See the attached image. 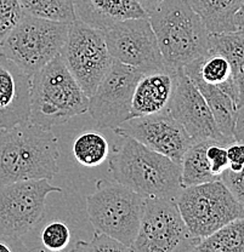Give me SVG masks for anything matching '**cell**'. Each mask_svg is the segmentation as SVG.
Masks as SVG:
<instances>
[{
    "label": "cell",
    "mask_w": 244,
    "mask_h": 252,
    "mask_svg": "<svg viewBox=\"0 0 244 252\" xmlns=\"http://www.w3.org/2000/svg\"><path fill=\"white\" fill-rule=\"evenodd\" d=\"M73 251L77 252H106V251H131L130 248L125 246L120 241L115 240L106 233L94 230L90 240H79L75 243Z\"/></svg>",
    "instance_id": "4316f807"
},
{
    "label": "cell",
    "mask_w": 244,
    "mask_h": 252,
    "mask_svg": "<svg viewBox=\"0 0 244 252\" xmlns=\"http://www.w3.org/2000/svg\"><path fill=\"white\" fill-rule=\"evenodd\" d=\"M177 70L146 73L139 80L131 103V118L167 110L170 103Z\"/></svg>",
    "instance_id": "ac0fdd59"
},
{
    "label": "cell",
    "mask_w": 244,
    "mask_h": 252,
    "mask_svg": "<svg viewBox=\"0 0 244 252\" xmlns=\"http://www.w3.org/2000/svg\"><path fill=\"white\" fill-rule=\"evenodd\" d=\"M60 55L88 97L94 94L113 62L104 31L79 20L70 23Z\"/></svg>",
    "instance_id": "30bf717a"
},
{
    "label": "cell",
    "mask_w": 244,
    "mask_h": 252,
    "mask_svg": "<svg viewBox=\"0 0 244 252\" xmlns=\"http://www.w3.org/2000/svg\"><path fill=\"white\" fill-rule=\"evenodd\" d=\"M70 23L36 17L25 12L22 20L0 45V54L33 77L60 55Z\"/></svg>",
    "instance_id": "52a82bcc"
},
{
    "label": "cell",
    "mask_w": 244,
    "mask_h": 252,
    "mask_svg": "<svg viewBox=\"0 0 244 252\" xmlns=\"http://www.w3.org/2000/svg\"><path fill=\"white\" fill-rule=\"evenodd\" d=\"M104 33L113 60L136 68L143 74L174 70L168 67L163 59L148 16L123 21L104 31Z\"/></svg>",
    "instance_id": "8fae6325"
},
{
    "label": "cell",
    "mask_w": 244,
    "mask_h": 252,
    "mask_svg": "<svg viewBox=\"0 0 244 252\" xmlns=\"http://www.w3.org/2000/svg\"><path fill=\"white\" fill-rule=\"evenodd\" d=\"M23 11L36 17L72 23L77 20L73 0H20Z\"/></svg>",
    "instance_id": "484cf974"
},
{
    "label": "cell",
    "mask_w": 244,
    "mask_h": 252,
    "mask_svg": "<svg viewBox=\"0 0 244 252\" xmlns=\"http://www.w3.org/2000/svg\"><path fill=\"white\" fill-rule=\"evenodd\" d=\"M201 240L190 233L175 199L147 198L135 252H191Z\"/></svg>",
    "instance_id": "9c48e42d"
},
{
    "label": "cell",
    "mask_w": 244,
    "mask_h": 252,
    "mask_svg": "<svg viewBox=\"0 0 244 252\" xmlns=\"http://www.w3.org/2000/svg\"><path fill=\"white\" fill-rule=\"evenodd\" d=\"M207 157H208L209 162H210L212 173L220 178L221 173L230 165L226 146H222V144L217 143V142H211L208 146V149H207Z\"/></svg>",
    "instance_id": "f1b7e54d"
},
{
    "label": "cell",
    "mask_w": 244,
    "mask_h": 252,
    "mask_svg": "<svg viewBox=\"0 0 244 252\" xmlns=\"http://www.w3.org/2000/svg\"><path fill=\"white\" fill-rule=\"evenodd\" d=\"M88 109V94L70 72L61 55L32 77L30 122L33 124L51 130Z\"/></svg>",
    "instance_id": "277c9868"
},
{
    "label": "cell",
    "mask_w": 244,
    "mask_h": 252,
    "mask_svg": "<svg viewBox=\"0 0 244 252\" xmlns=\"http://www.w3.org/2000/svg\"><path fill=\"white\" fill-rule=\"evenodd\" d=\"M70 214H55L45 206L44 214L34 228L22 238V244L27 251H73L79 239L74 238V232L79 229Z\"/></svg>",
    "instance_id": "2e32d148"
},
{
    "label": "cell",
    "mask_w": 244,
    "mask_h": 252,
    "mask_svg": "<svg viewBox=\"0 0 244 252\" xmlns=\"http://www.w3.org/2000/svg\"><path fill=\"white\" fill-rule=\"evenodd\" d=\"M235 141L244 143V106L238 108L235 125Z\"/></svg>",
    "instance_id": "1f68e13d"
},
{
    "label": "cell",
    "mask_w": 244,
    "mask_h": 252,
    "mask_svg": "<svg viewBox=\"0 0 244 252\" xmlns=\"http://www.w3.org/2000/svg\"><path fill=\"white\" fill-rule=\"evenodd\" d=\"M15 251L12 248L11 244L9 241L4 240V239H0V252H12Z\"/></svg>",
    "instance_id": "d590c367"
},
{
    "label": "cell",
    "mask_w": 244,
    "mask_h": 252,
    "mask_svg": "<svg viewBox=\"0 0 244 252\" xmlns=\"http://www.w3.org/2000/svg\"><path fill=\"white\" fill-rule=\"evenodd\" d=\"M165 63L177 70L208 55L207 26L187 0H163L148 14Z\"/></svg>",
    "instance_id": "3957f363"
},
{
    "label": "cell",
    "mask_w": 244,
    "mask_h": 252,
    "mask_svg": "<svg viewBox=\"0 0 244 252\" xmlns=\"http://www.w3.org/2000/svg\"><path fill=\"white\" fill-rule=\"evenodd\" d=\"M72 153L75 161L85 167H96L108 160L111 147L104 133L95 130L83 131L74 138Z\"/></svg>",
    "instance_id": "7402d4cb"
},
{
    "label": "cell",
    "mask_w": 244,
    "mask_h": 252,
    "mask_svg": "<svg viewBox=\"0 0 244 252\" xmlns=\"http://www.w3.org/2000/svg\"><path fill=\"white\" fill-rule=\"evenodd\" d=\"M235 81L236 85H237V108L244 106V64L241 67V69L238 70L237 74L235 75Z\"/></svg>",
    "instance_id": "d6a6232c"
},
{
    "label": "cell",
    "mask_w": 244,
    "mask_h": 252,
    "mask_svg": "<svg viewBox=\"0 0 244 252\" xmlns=\"http://www.w3.org/2000/svg\"><path fill=\"white\" fill-rule=\"evenodd\" d=\"M77 20L106 31L130 18L147 17L140 0H73Z\"/></svg>",
    "instance_id": "e0dca14e"
},
{
    "label": "cell",
    "mask_w": 244,
    "mask_h": 252,
    "mask_svg": "<svg viewBox=\"0 0 244 252\" xmlns=\"http://www.w3.org/2000/svg\"><path fill=\"white\" fill-rule=\"evenodd\" d=\"M32 77L0 54V130L30 122Z\"/></svg>",
    "instance_id": "9a60e30c"
},
{
    "label": "cell",
    "mask_w": 244,
    "mask_h": 252,
    "mask_svg": "<svg viewBox=\"0 0 244 252\" xmlns=\"http://www.w3.org/2000/svg\"><path fill=\"white\" fill-rule=\"evenodd\" d=\"M235 26L236 30L244 31V0L241 1L240 7H238L237 12L235 14Z\"/></svg>",
    "instance_id": "836d02e7"
},
{
    "label": "cell",
    "mask_w": 244,
    "mask_h": 252,
    "mask_svg": "<svg viewBox=\"0 0 244 252\" xmlns=\"http://www.w3.org/2000/svg\"><path fill=\"white\" fill-rule=\"evenodd\" d=\"M196 251L244 252V216L233 220L203 239Z\"/></svg>",
    "instance_id": "cb8c5ba5"
},
{
    "label": "cell",
    "mask_w": 244,
    "mask_h": 252,
    "mask_svg": "<svg viewBox=\"0 0 244 252\" xmlns=\"http://www.w3.org/2000/svg\"><path fill=\"white\" fill-rule=\"evenodd\" d=\"M61 190L45 178L0 186V239L9 241L15 251H27L22 238L41 219L49 194Z\"/></svg>",
    "instance_id": "ba28073f"
},
{
    "label": "cell",
    "mask_w": 244,
    "mask_h": 252,
    "mask_svg": "<svg viewBox=\"0 0 244 252\" xmlns=\"http://www.w3.org/2000/svg\"><path fill=\"white\" fill-rule=\"evenodd\" d=\"M175 201L190 233L201 241L244 216V206L221 180L182 187Z\"/></svg>",
    "instance_id": "8992f818"
},
{
    "label": "cell",
    "mask_w": 244,
    "mask_h": 252,
    "mask_svg": "<svg viewBox=\"0 0 244 252\" xmlns=\"http://www.w3.org/2000/svg\"><path fill=\"white\" fill-rule=\"evenodd\" d=\"M146 198L114 180L100 178L95 191L85 196V210L94 230L133 246L145 211Z\"/></svg>",
    "instance_id": "5b68a950"
},
{
    "label": "cell",
    "mask_w": 244,
    "mask_h": 252,
    "mask_svg": "<svg viewBox=\"0 0 244 252\" xmlns=\"http://www.w3.org/2000/svg\"><path fill=\"white\" fill-rule=\"evenodd\" d=\"M119 136L108 158L112 180L146 199L176 198L182 188L181 165L133 137Z\"/></svg>",
    "instance_id": "6da1fadb"
},
{
    "label": "cell",
    "mask_w": 244,
    "mask_h": 252,
    "mask_svg": "<svg viewBox=\"0 0 244 252\" xmlns=\"http://www.w3.org/2000/svg\"><path fill=\"white\" fill-rule=\"evenodd\" d=\"M167 112L183 126L195 142L214 141L222 146L231 142L221 133L206 98L183 69H177L176 85Z\"/></svg>",
    "instance_id": "5bb4252c"
},
{
    "label": "cell",
    "mask_w": 244,
    "mask_h": 252,
    "mask_svg": "<svg viewBox=\"0 0 244 252\" xmlns=\"http://www.w3.org/2000/svg\"><path fill=\"white\" fill-rule=\"evenodd\" d=\"M227 157L230 165L228 169L231 171L238 172L244 167V143L243 142H232L226 146Z\"/></svg>",
    "instance_id": "4dcf8cb0"
},
{
    "label": "cell",
    "mask_w": 244,
    "mask_h": 252,
    "mask_svg": "<svg viewBox=\"0 0 244 252\" xmlns=\"http://www.w3.org/2000/svg\"><path fill=\"white\" fill-rule=\"evenodd\" d=\"M220 180L230 189L236 199L244 206V167L241 171L235 172L230 169L225 170L220 176Z\"/></svg>",
    "instance_id": "f546056e"
},
{
    "label": "cell",
    "mask_w": 244,
    "mask_h": 252,
    "mask_svg": "<svg viewBox=\"0 0 244 252\" xmlns=\"http://www.w3.org/2000/svg\"><path fill=\"white\" fill-rule=\"evenodd\" d=\"M113 131L118 136L133 137L152 151L170 158L179 165H181L183 154L195 142L183 126L167 110L130 118Z\"/></svg>",
    "instance_id": "4fadbf2b"
},
{
    "label": "cell",
    "mask_w": 244,
    "mask_h": 252,
    "mask_svg": "<svg viewBox=\"0 0 244 252\" xmlns=\"http://www.w3.org/2000/svg\"><path fill=\"white\" fill-rule=\"evenodd\" d=\"M57 138L31 122L0 130V186L18 181L51 180L60 171Z\"/></svg>",
    "instance_id": "7a4b0ae2"
},
{
    "label": "cell",
    "mask_w": 244,
    "mask_h": 252,
    "mask_svg": "<svg viewBox=\"0 0 244 252\" xmlns=\"http://www.w3.org/2000/svg\"><path fill=\"white\" fill-rule=\"evenodd\" d=\"M208 54L224 56L232 67L233 78L244 64V31L209 34Z\"/></svg>",
    "instance_id": "d4e9b609"
},
{
    "label": "cell",
    "mask_w": 244,
    "mask_h": 252,
    "mask_svg": "<svg viewBox=\"0 0 244 252\" xmlns=\"http://www.w3.org/2000/svg\"><path fill=\"white\" fill-rule=\"evenodd\" d=\"M188 78L197 77L211 85L221 86L233 79L232 67L224 56L208 54L182 68Z\"/></svg>",
    "instance_id": "603a6c76"
},
{
    "label": "cell",
    "mask_w": 244,
    "mask_h": 252,
    "mask_svg": "<svg viewBox=\"0 0 244 252\" xmlns=\"http://www.w3.org/2000/svg\"><path fill=\"white\" fill-rule=\"evenodd\" d=\"M210 33L237 31L235 14L242 0H187Z\"/></svg>",
    "instance_id": "ffe728a7"
},
{
    "label": "cell",
    "mask_w": 244,
    "mask_h": 252,
    "mask_svg": "<svg viewBox=\"0 0 244 252\" xmlns=\"http://www.w3.org/2000/svg\"><path fill=\"white\" fill-rule=\"evenodd\" d=\"M208 103L217 127L232 143L235 142V125L237 118V103L235 99L216 85L206 83L199 78H190Z\"/></svg>",
    "instance_id": "d6986e66"
},
{
    "label": "cell",
    "mask_w": 244,
    "mask_h": 252,
    "mask_svg": "<svg viewBox=\"0 0 244 252\" xmlns=\"http://www.w3.org/2000/svg\"><path fill=\"white\" fill-rule=\"evenodd\" d=\"M25 11L20 0H0V45L22 20Z\"/></svg>",
    "instance_id": "83f0119b"
},
{
    "label": "cell",
    "mask_w": 244,
    "mask_h": 252,
    "mask_svg": "<svg viewBox=\"0 0 244 252\" xmlns=\"http://www.w3.org/2000/svg\"><path fill=\"white\" fill-rule=\"evenodd\" d=\"M214 141L193 142L181 160V182L182 187L202 185L220 180L211 171L210 162L207 157L208 146Z\"/></svg>",
    "instance_id": "44dd1931"
},
{
    "label": "cell",
    "mask_w": 244,
    "mask_h": 252,
    "mask_svg": "<svg viewBox=\"0 0 244 252\" xmlns=\"http://www.w3.org/2000/svg\"><path fill=\"white\" fill-rule=\"evenodd\" d=\"M163 1V0H140L141 5L143 6V9L146 10L147 15L151 11H153L157 6Z\"/></svg>",
    "instance_id": "e575fe53"
},
{
    "label": "cell",
    "mask_w": 244,
    "mask_h": 252,
    "mask_svg": "<svg viewBox=\"0 0 244 252\" xmlns=\"http://www.w3.org/2000/svg\"><path fill=\"white\" fill-rule=\"evenodd\" d=\"M142 75L141 70L113 60L108 72L89 97L88 112L99 127L114 130L130 119L133 96Z\"/></svg>",
    "instance_id": "7c38bea8"
}]
</instances>
